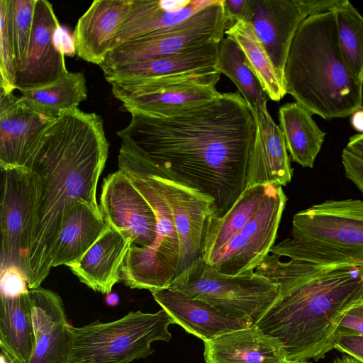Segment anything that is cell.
I'll list each match as a JSON object with an SVG mask.
<instances>
[{"mask_svg":"<svg viewBox=\"0 0 363 363\" xmlns=\"http://www.w3.org/2000/svg\"><path fill=\"white\" fill-rule=\"evenodd\" d=\"M256 132L239 92L169 116L131 113L117 132L122 145L165 171L169 179L211 197L221 218L246 189Z\"/></svg>","mask_w":363,"mask_h":363,"instance_id":"1","label":"cell"},{"mask_svg":"<svg viewBox=\"0 0 363 363\" xmlns=\"http://www.w3.org/2000/svg\"><path fill=\"white\" fill-rule=\"evenodd\" d=\"M108 147L102 118L79 108L62 112L42 135L30 165L41 187L29 255V289L40 287L49 274L52 247L69 212L80 203L101 212L96 187Z\"/></svg>","mask_w":363,"mask_h":363,"instance_id":"2","label":"cell"},{"mask_svg":"<svg viewBox=\"0 0 363 363\" xmlns=\"http://www.w3.org/2000/svg\"><path fill=\"white\" fill-rule=\"evenodd\" d=\"M255 272L280 291L255 325L280 342L289 361L324 358L334 349L341 319L363 298L362 267L282 261L269 253Z\"/></svg>","mask_w":363,"mask_h":363,"instance_id":"3","label":"cell"},{"mask_svg":"<svg viewBox=\"0 0 363 363\" xmlns=\"http://www.w3.org/2000/svg\"><path fill=\"white\" fill-rule=\"evenodd\" d=\"M286 93L325 120L363 108V84L345 63L337 42L334 12L307 17L293 39L284 77Z\"/></svg>","mask_w":363,"mask_h":363,"instance_id":"4","label":"cell"},{"mask_svg":"<svg viewBox=\"0 0 363 363\" xmlns=\"http://www.w3.org/2000/svg\"><path fill=\"white\" fill-rule=\"evenodd\" d=\"M269 253L315 264L363 267V201L327 200L298 211L291 236Z\"/></svg>","mask_w":363,"mask_h":363,"instance_id":"5","label":"cell"},{"mask_svg":"<svg viewBox=\"0 0 363 363\" xmlns=\"http://www.w3.org/2000/svg\"><path fill=\"white\" fill-rule=\"evenodd\" d=\"M118 167L152 206L157 237L149 247L131 245L121 270V281L131 289L150 291L169 287L177 277L179 241L172 214L145 161L121 145Z\"/></svg>","mask_w":363,"mask_h":363,"instance_id":"6","label":"cell"},{"mask_svg":"<svg viewBox=\"0 0 363 363\" xmlns=\"http://www.w3.org/2000/svg\"><path fill=\"white\" fill-rule=\"evenodd\" d=\"M171 318L163 309L155 313L130 311L108 323L99 320L80 328L70 325L67 363H130L154 352L155 341H170Z\"/></svg>","mask_w":363,"mask_h":363,"instance_id":"7","label":"cell"},{"mask_svg":"<svg viewBox=\"0 0 363 363\" xmlns=\"http://www.w3.org/2000/svg\"><path fill=\"white\" fill-rule=\"evenodd\" d=\"M203 301L220 312L256 324L280 296L279 286L250 270L237 275L219 272L202 258L169 286Z\"/></svg>","mask_w":363,"mask_h":363,"instance_id":"8","label":"cell"},{"mask_svg":"<svg viewBox=\"0 0 363 363\" xmlns=\"http://www.w3.org/2000/svg\"><path fill=\"white\" fill-rule=\"evenodd\" d=\"M220 74L215 68L111 84L112 93L130 113L169 116L217 99Z\"/></svg>","mask_w":363,"mask_h":363,"instance_id":"9","label":"cell"},{"mask_svg":"<svg viewBox=\"0 0 363 363\" xmlns=\"http://www.w3.org/2000/svg\"><path fill=\"white\" fill-rule=\"evenodd\" d=\"M1 271L18 268L30 278L29 255L38 220L41 182L25 167L1 168Z\"/></svg>","mask_w":363,"mask_h":363,"instance_id":"10","label":"cell"},{"mask_svg":"<svg viewBox=\"0 0 363 363\" xmlns=\"http://www.w3.org/2000/svg\"><path fill=\"white\" fill-rule=\"evenodd\" d=\"M226 17L223 0H213L185 21L157 34L113 49L99 66L103 72L117 66L171 55L224 38Z\"/></svg>","mask_w":363,"mask_h":363,"instance_id":"11","label":"cell"},{"mask_svg":"<svg viewBox=\"0 0 363 363\" xmlns=\"http://www.w3.org/2000/svg\"><path fill=\"white\" fill-rule=\"evenodd\" d=\"M286 200L281 186L268 184L259 208L246 225L218 250L202 259L227 275L255 270L274 245Z\"/></svg>","mask_w":363,"mask_h":363,"instance_id":"12","label":"cell"},{"mask_svg":"<svg viewBox=\"0 0 363 363\" xmlns=\"http://www.w3.org/2000/svg\"><path fill=\"white\" fill-rule=\"evenodd\" d=\"M342 1L251 0L249 22L283 84L289 50L302 22L312 14L333 9Z\"/></svg>","mask_w":363,"mask_h":363,"instance_id":"13","label":"cell"},{"mask_svg":"<svg viewBox=\"0 0 363 363\" xmlns=\"http://www.w3.org/2000/svg\"><path fill=\"white\" fill-rule=\"evenodd\" d=\"M143 160L172 214L179 241L177 277L202 258L204 229L208 218L216 213L215 203L211 197L164 177L162 169Z\"/></svg>","mask_w":363,"mask_h":363,"instance_id":"14","label":"cell"},{"mask_svg":"<svg viewBox=\"0 0 363 363\" xmlns=\"http://www.w3.org/2000/svg\"><path fill=\"white\" fill-rule=\"evenodd\" d=\"M60 30L52 4L37 0L26 52L16 72V89L22 92L45 86L67 74L65 53L57 41Z\"/></svg>","mask_w":363,"mask_h":363,"instance_id":"15","label":"cell"},{"mask_svg":"<svg viewBox=\"0 0 363 363\" xmlns=\"http://www.w3.org/2000/svg\"><path fill=\"white\" fill-rule=\"evenodd\" d=\"M99 208L107 224L120 232L131 245L146 247L155 242V211L122 170L118 169L104 179Z\"/></svg>","mask_w":363,"mask_h":363,"instance_id":"16","label":"cell"},{"mask_svg":"<svg viewBox=\"0 0 363 363\" xmlns=\"http://www.w3.org/2000/svg\"><path fill=\"white\" fill-rule=\"evenodd\" d=\"M54 119L26 107L13 92H0V167H25Z\"/></svg>","mask_w":363,"mask_h":363,"instance_id":"17","label":"cell"},{"mask_svg":"<svg viewBox=\"0 0 363 363\" xmlns=\"http://www.w3.org/2000/svg\"><path fill=\"white\" fill-rule=\"evenodd\" d=\"M151 293L156 302L168 313L172 324L182 326L203 342L253 325L249 320L224 314L209 303L192 298L172 287Z\"/></svg>","mask_w":363,"mask_h":363,"instance_id":"18","label":"cell"},{"mask_svg":"<svg viewBox=\"0 0 363 363\" xmlns=\"http://www.w3.org/2000/svg\"><path fill=\"white\" fill-rule=\"evenodd\" d=\"M36 345L29 363H67L71 336L61 297L38 287L29 289Z\"/></svg>","mask_w":363,"mask_h":363,"instance_id":"19","label":"cell"},{"mask_svg":"<svg viewBox=\"0 0 363 363\" xmlns=\"http://www.w3.org/2000/svg\"><path fill=\"white\" fill-rule=\"evenodd\" d=\"M132 0H95L79 18L74 30L79 57L100 66L113 49L116 33Z\"/></svg>","mask_w":363,"mask_h":363,"instance_id":"20","label":"cell"},{"mask_svg":"<svg viewBox=\"0 0 363 363\" xmlns=\"http://www.w3.org/2000/svg\"><path fill=\"white\" fill-rule=\"evenodd\" d=\"M253 116L256 132L248 161L246 189L267 184L286 186L291 180L293 169L284 135L268 110Z\"/></svg>","mask_w":363,"mask_h":363,"instance_id":"21","label":"cell"},{"mask_svg":"<svg viewBox=\"0 0 363 363\" xmlns=\"http://www.w3.org/2000/svg\"><path fill=\"white\" fill-rule=\"evenodd\" d=\"M213 0H132L113 43H125L161 33L210 5ZM112 49V50H113Z\"/></svg>","mask_w":363,"mask_h":363,"instance_id":"22","label":"cell"},{"mask_svg":"<svg viewBox=\"0 0 363 363\" xmlns=\"http://www.w3.org/2000/svg\"><path fill=\"white\" fill-rule=\"evenodd\" d=\"M204 342L206 363H284V350L255 324Z\"/></svg>","mask_w":363,"mask_h":363,"instance_id":"23","label":"cell"},{"mask_svg":"<svg viewBox=\"0 0 363 363\" xmlns=\"http://www.w3.org/2000/svg\"><path fill=\"white\" fill-rule=\"evenodd\" d=\"M131 242L109 227L74 264L69 267L79 281L94 291L108 294L121 281V270Z\"/></svg>","mask_w":363,"mask_h":363,"instance_id":"24","label":"cell"},{"mask_svg":"<svg viewBox=\"0 0 363 363\" xmlns=\"http://www.w3.org/2000/svg\"><path fill=\"white\" fill-rule=\"evenodd\" d=\"M101 212L86 203L74 207L66 216L54 243L52 267H70L109 228Z\"/></svg>","mask_w":363,"mask_h":363,"instance_id":"25","label":"cell"},{"mask_svg":"<svg viewBox=\"0 0 363 363\" xmlns=\"http://www.w3.org/2000/svg\"><path fill=\"white\" fill-rule=\"evenodd\" d=\"M220 42H212L171 55L123 65L103 72L111 84L215 68Z\"/></svg>","mask_w":363,"mask_h":363,"instance_id":"26","label":"cell"},{"mask_svg":"<svg viewBox=\"0 0 363 363\" xmlns=\"http://www.w3.org/2000/svg\"><path fill=\"white\" fill-rule=\"evenodd\" d=\"M36 345L29 291L1 296L0 348L16 363H29Z\"/></svg>","mask_w":363,"mask_h":363,"instance_id":"27","label":"cell"},{"mask_svg":"<svg viewBox=\"0 0 363 363\" xmlns=\"http://www.w3.org/2000/svg\"><path fill=\"white\" fill-rule=\"evenodd\" d=\"M278 117L292 161L303 167L313 168L326 133L316 124L312 113L297 102L280 106Z\"/></svg>","mask_w":363,"mask_h":363,"instance_id":"28","label":"cell"},{"mask_svg":"<svg viewBox=\"0 0 363 363\" xmlns=\"http://www.w3.org/2000/svg\"><path fill=\"white\" fill-rule=\"evenodd\" d=\"M21 93L19 99L26 107L55 119L62 112L77 108L86 99L87 86L82 72H68L50 84Z\"/></svg>","mask_w":363,"mask_h":363,"instance_id":"29","label":"cell"},{"mask_svg":"<svg viewBox=\"0 0 363 363\" xmlns=\"http://www.w3.org/2000/svg\"><path fill=\"white\" fill-rule=\"evenodd\" d=\"M215 69L228 77L237 86L253 116L268 110L269 98L250 67L239 45L226 35L220 43Z\"/></svg>","mask_w":363,"mask_h":363,"instance_id":"30","label":"cell"},{"mask_svg":"<svg viewBox=\"0 0 363 363\" xmlns=\"http://www.w3.org/2000/svg\"><path fill=\"white\" fill-rule=\"evenodd\" d=\"M267 185L245 189L225 215L208 218L202 242L203 259L225 245L246 225L259 208Z\"/></svg>","mask_w":363,"mask_h":363,"instance_id":"31","label":"cell"},{"mask_svg":"<svg viewBox=\"0 0 363 363\" xmlns=\"http://www.w3.org/2000/svg\"><path fill=\"white\" fill-rule=\"evenodd\" d=\"M242 49L247 62L269 99L279 101L286 94L264 48L250 22L240 21L225 30Z\"/></svg>","mask_w":363,"mask_h":363,"instance_id":"32","label":"cell"},{"mask_svg":"<svg viewBox=\"0 0 363 363\" xmlns=\"http://www.w3.org/2000/svg\"><path fill=\"white\" fill-rule=\"evenodd\" d=\"M332 11L342 56L355 78L363 84V16L348 0Z\"/></svg>","mask_w":363,"mask_h":363,"instance_id":"33","label":"cell"},{"mask_svg":"<svg viewBox=\"0 0 363 363\" xmlns=\"http://www.w3.org/2000/svg\"><path fill=\"white\" fill-rule=\"evenodd\" d=\"M0 86L4 94L13 92L17 72L11 30L10 0H0Z\"/></svg>","mask_w":363,"mask_h":363,"instance_id":"34","label":"cell"},{"mask_svg":"<svg viewBox=\"0 0 363 363\" xmlns=\"http://www.w3.org/2000/svg\"><path fill=\"white\" fill-rule=\"evenodd\" d=\"M37 0H10L11 30L17 69L30 38Z\"/></svg>","mask_w":363,"mask_h":363,"instance_id":"35","label":"cell"},{"mask_svg":"<svg viewBox=\"0 0 363 363\" xmlns=\"http://www.w3.org/2000/svg\"><path fill=\"white\" fill-rule=\"evenodd\" d=\"M1 296L15 297L29 291L26 277L15 267H9L1 271Z\"/></svg>","mask_w":363,"mask_h":363,"instance_id":"36","label":"cell"},{"mask_svg":"<svg viewBox=\"0 0 363 363\" xmlns=\"http://www.w3.org/2000/svg\"><path fill=\"white\" fill-rule=\"evenodd\" d=\"M341 159L345 177L363 193V159L346 148L342 150Z\"/></svg>","mask_w":363,"mask_h":363,"instance_id":"37","label":"cell"},{"mask_svg":"<svg viewBox=\"0 0 363 363\" xmlns=\"http://www.w3.org/2000/svg\"><path fill=\"white\" fill-rule=\"evenodd\" d=\"M223 4L227 20L225 30L237 21L249 22L252 15L251 0H223Z\"/></svg>","mask_w":363,"mask_h":363,"instance_id":"38","label":"cell"},{"mask_svg":"<svg viewBox=\"0 0 363 363\" xmlns=\"http://www.w3.org/2000/svg\"><path fill=\"white\" fill-rule=\"evenodd\" d=\"M334 349L363 363V336L338 333Z\"/></svg>","mask_w":363,"mask_h":363,"instance_id":"39","label":"cell"},{"mask_svg":"<svg viewBox=\"0 0 363 363\" xmlns=\"http://www.w3.org/2000/svg\"><path fill=\"white\" fill-rule=\"evenodd\" d=\"M350 309L341 319L337 328V334L363 336V318L355 314Z\"/></svg>","mask_w":363,"mask_h":363,"instance_id":"40","label":"cell"},{"mask_svg":"<svg viewBox=\"0 0 363 363\" xmlns=\"http://www.w3.org/2000/svg\"><path fill=\"white\" fill-rule=\"evenodd\" d=\"M345 148L363 159V133L351 136Z\"/></svg>","mask_w":363,"mask_h":363,"instance_id":"41","label":"cell"},{"mask_svg":"<svg viewBox=\"0 0 363 363\" xmlns=\"http://www.w3.org/2000/svg\"><path fill=\"white\" fill-rule=\"evenodd\" d=\"M350 123L356 131L359 134L363 133V108L357 110L351 115Z\"/></svg>","mask_w":363,"mask_h":363,"instance_id":"42","label":"cell"},{"mask_svg":"<svg viewBox=\"0 0 363 363\" xmlns=\"http://www.w3.org/2000/svg\"><path fill=\"white\" fill-rule=\"evenodd\" d=\"M119 302V297L116 294L112 293L106 295V303L110 306H116Z\"/></svg>","mask_w":363,"mask_h":363,"instance_id":"43","label":"cell"},{"mask_svg":"<svg viewBox=\"0 0 363 363\" xmlns=\"http://www.w3.org/2000/svg\"><path fill=\"white\" fill-rule=\"evenodd\" d=\"M355 314L363 318V298L357 301L350 309Z\"/></svg>","mask_w":363,"mask_h":363,"instance_id":"44","label":"cell"},{"mask_svg":"<svg viewBox=\"0 0 363 363\" xmlns=\"http://www.w3.org/2000/svg\"><path fill=\"white\" fill-rule=\"evenodd\" d=\"M333 363H361L352 357L343 356L334 359Z\"/></svg>","mask_w":363,"mask_h":363,"instance_id":"45","label":"cell"},{"mask_svg":"<svg viewBox=\"0 0 363 363\" xmlns=\"http://www.w3.org/2000/svg\"><path fill=\"white\" fill-rule=\"evenodd\" d=\"M1 363H16L12 358H11L6 352L1 350L0 356Z\"/></svg>","mask_w":363,"mask_h":363,"instance_id":"46","label":"cell"},{"mask_svg":"<svg viewBox=\"0 0 363 363\" xmlns=\"http://www.w3.org/2000/svg\"><path fill=\"white\" fill-rule=\"evenodd\" d=\"M284 363H309V362H296V361L286 360Z\"/></svg>","mask_w":363,"mask_h":363,"instance_id":"47","label":"cell"},{"mask_svg":"<svg viewBox=\"0 0 363 363\" xmlns=\"http://www.w3.org/2000/svg\"><path fill=\"white\" fill-rule=\"evenodd\" d=\"M362 276H363V267H362Z\"/></svg>","mask_w":363,"mask_h":363,"instance_id":"48","label":"cell"}]
</instances>
